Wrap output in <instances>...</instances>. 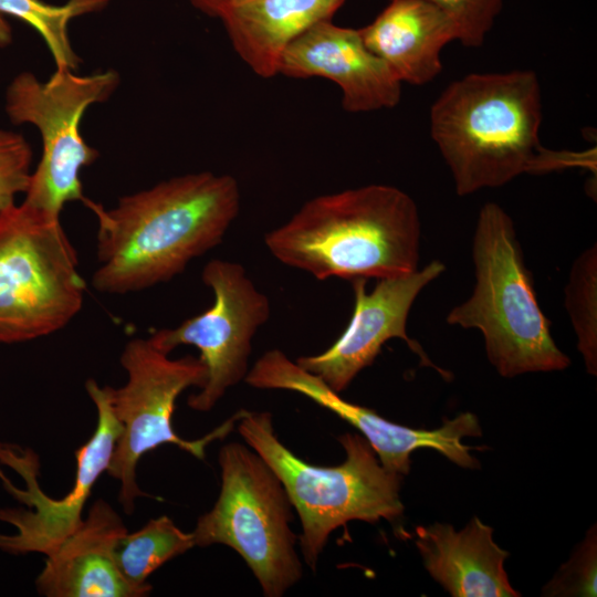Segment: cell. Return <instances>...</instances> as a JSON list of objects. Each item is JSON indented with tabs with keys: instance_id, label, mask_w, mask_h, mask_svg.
I'll return each mask as SVG.
<instances>
[{
	"instance_id": "1",
	"label": "cell",
	"mask_w": 597,
	"mask_h": 597,
	"mask_svg": "<svg viewBox=\"0 0 597 597\" xmlns=\"http://www.w3.org/2000/svg\"><path fill=\"white\" fill-rule=\"evenodd\" d=\"M240 203L238 180L212 171L160 181L112 209L86 198L98 224L94 289L126 294L170 281L222 242Z\"/></svg>"
},
{
	"instance_id": "2",
	"label": "cell",
	"mask_w": 597,
	"mask_h": 597,
	"mask_svg": "<svg viewBox=\"0 0 597 597\" xmlns=\"http://www.w3.org/2000/svg\"><path fill=\"white\" fill-rule=\"evenodd\" d=\"M541 122V85L531 70L468 74L450 83L430 111L431 137L459 196L501 187L523 174L596 170L595 149L545 148Z\"/></svg>"
},
{
	"instance_id": "3",
	"label": "cell",
	"mask_w": 597,
	"mask_h": 597,
	"mask_svg": "<svg viewBox=\"0 0 597 597\" xmlns=\"http://www.w3.org/2000/svg\"><path fill=\"white\" fill-rule=\"evenodd\" d=\"M421 224L415 200L373 184L307 200L264 235L281 263L317 280H376L418 270Z\"/></svg>"
},
{
	"instance_id": "4",
	"label": "cell",
	"mask_w": 597,
	"mask_h": 597,
	"mask_svg": "<svg viewBox=\"0 0 597 597\" xmlns=\"http://www.w3.org/2000/svg\"><path fill=\"white\" fill-rule=\"evenodd\" d=\"M472 259L473 291L450 310L447 323L479 329L486 357L502 377L567 368L570 359L556 345L537 302L513 219L495 202L479 211Z\"/></svg>"
},
{
	"instance_id": "5",
	"label": "cell",
	"mask_w": 597,
	"mask_h": 597,
	"mask_svg": "<svg viewBox=\"0 0 597 597\" xmlns=\"http://www.w3.org/2000/svg\"><path fill=\"white\" fill-rule=\"evenodd\" d=\"M238 431L270 465L298 513L300 546L305 563L316 568L329 534L350 521L395 522L402 516V476L386 470L368 441L358 433L338 436L344 462L320 467L305 462L276 437L272 415L243 410Z\"/></svg>"
},
{
	"instance_id": "6",
	"label": "cell",
	"mask_w": 597,
	"mask_h": 597,
	"mask_svg": "<svg viewBox=\"0 0 597 597\" xmlns=\"http://www.w3.org/2000/svg\"><path fill=\"white\" fill-rule=\"evenodd\" d=\"M85 291L60 216L25 201L0 210V343L62 329L81 311Z\"/></svg>"
},
{
	"instance_id": "7",
	"label": "cell",
	"mask_w": 597,
	"mask_h": 597,
	"mask_svg": "<svg viewBox=\"0 0 597 597\" xmlns=\"http://www.w3.org/2000/svg\"><path fill=\"white\" fill-rule=\"evenodd\" d=\"M221 489L191 532L195 546L223 544L235 551L263 594L281 597L300 582L302 563L290 524L293 505L275 472L251 447L229 442L218 455Z\"/></svg>"
},
{
	"instance_id": "8",
	"label": "cell",
	"mask_w": 597,
	"mask_h": 597,
	"mask_svg": "<svg viewBox=\"0 0 597 597\" xmlns=\"http://www.w3.org/2000/svg\"><path fill=\"white\" fill-rule=\"evenodd\" d=\"M127 381L119 388L104 386L113 411L122 425L107 473L119 482L118 501L132 514L135 500L147 496L136 481L140 458L161 444H175L203 460L206 447L233 429L243 410L198 440H186L172 426L176 400L189 387L202 388L207 367L199 357L177 359L157 349L149 338L128 341L119 358Z\"/></svg>"
},
{
	"instance_id": "9",
	"label": "cell",
	"mask_w": 597,
	"mask_h": 597,
	"mask_svg": "<svg viewBox=\"0 0 597 597\" xmlns=\"http://www.w3.org/2000/svg\"><path fill=\"white\" fill-rule=\"evenodd\" d=\"M119 82L112 69L88 75L55 69L46 82L31 72L13 77L6 91V113L15 125L35 126L43 145L25 191L27 203L60 216L65 203L86 200L80 172L100 154L84 140L81 119L91 105L106 102Z\"/></svg>"
},
{
	"instance_id": "10",
	"label": "cell",
	"mask_w": 597,
	"mask_h": 597,
	"mask_svg": "<svg viewBox=\"0 0 597 597\" xmlns=\"http://www.w3.org/2000/svg\"><path fill=\"white\" fill-rule=\"evenodd\" d=\"M95 404L97 423L91 438L75 452L76 478L73 488L60 499L48 496L39 485L40 461L31 449L0 442V462L13 469L24 481L19 489L0 470L4 489L28 509H0V521L11 524L15 532L0 533V549L19 555L52 554L83 522L82 513L100 475L107 471L122 425L111 406L105 387L95 379L85 383Z\"/></svg>"
},
{
	"instance_id": "11",
	"label": "cell",
	"mask_w": 597,
	"mask_h": 597,
	"mask_svg": "<svg viewBox=\"0 0 597 597\" xmlns=\"http://www.w3.org/2000/svg\"><path fill=\"white\" fill-rule=\"evenodd\" d=\"M202 282L213 292V304L174 328H161L148 337L168 354L180 345H192L207 367V381L188 406L209 411L226 391L244 380L252 339L271 315L269 297L238 262L212 259L203 266Z\"/></svg>"
},
{
	"instance_id": "12",
	"label": "cell",
	"mask_w": 597,
	"mask_h": 597,
	"mask_svg": "<svg viewBox=\"0 0 597 597\" xmlns=\"http://www.w3.org/2000/svg\"><path fill=\"white\" fill-rule=\"evenodd\" d=\"M244 381L258 389H283L304 395L356 428L375 450L381 465L401 476L409 473L410 454L431 448L465 469L479 468L471 454L475 449L462 443L465 437H480L478 417L463 412L437 429H415L389 421L373 409L349 402L321 377L302 368L282 350L265 352L249 369Z\"/></svg>"
},
{
	"instance_id": "13",
	"label": "cell",
	"mask_w": 597,
	"mask_h": 597,
	"mask_svg": "<svg viewBox=\"0 0 597 597\" xmlns=\"http://www.w3.org/2000/svg\"><path fill=\"white\" fill-rule=\"evenodd\" d=\"M444 271V263L433 260L421 270L377 280L369 293L366 291V279L352 280L354 310L345 331L323 353L302 356L295 362L341 394L364 368L374 363L387 341L400 338L417 354L422 366L434 368L449 378L450 374L436 366L406 329L416 298Z\"/></svg>"
},
{
	"instance_id": "14",
	"label": "cell",
	"mask_w": 597,
	"mask_h": 597,
	"mask_svg": "<svg viewBox=\"0 0 597 597\" xmlns=\"http://www.w3.org/2000/svg\"><path fill=\"white\" fill-rule=\"evenodd\" d=\"M279 74L293 78L323 77L338 85L348 113L392 108L402 83L364 43L358 30L320 22L284 51Z\"/></svg>"
},
{
	"instance_id": "15",
	"label": "cell",
	"mask_w": 597,
	"mask_h": 597,
	"mask_svg": "<svg viewBox=\"0 0 597 597\" xmlns=\"http://www.w3.org/2000/svg\"><path fill=\"white\" fill-rule=\"evenodd\" d=\"M127 532L122 517L105 500L90 507L81 525L49 556L35 586L45 597H143L151 585L124 578L115 562V546Z\"/></svg>"
},
{
	"instance_id": "16",
	"label": "cell",
	"mask_w": 597,
	"mask_h": 597,
	"mask_svg": "<svg viewBox=\"0 0 597 597\" xmlns=\"http://www.w3.org/2000/svg\"><path fill=\"white\" fill-rule=\"evenodd\" d=\"M415 544L430 576L453 597H517L504 569L509 552L476 516L461 531L450 524L417 526Z\"/></svg>"
},
{
	"instance_id": "17",
	"label": "cell",
	"mask_w": 597,
	"mask_h": 597,
	"mask_svg": "<svg viewBox=\"0 0 597 597\" xmlns=\"http://www.w3.org/2000/svg\"><path fill=\"white\" fill-rule=\"evenodd\" d=\"M358 31L366 46L397 78L411 85L431 82L442 69V49L458 39L452 20L428 0H389Z\"/></svg>"
},
{
	"instance_id": "18",
	"label": "cell",
	"mask_w": 597,
	"mask_h": 597,
	"mask_svg": "<svg viewBox=\"0 0 597 597\" xmlns=\"http://www.w3.org/2000/svg\"><path fill=\"white\" fill-rule=\"evenodd\" d=\"M347 0H229L221 20L234 52L258 76L279 74L286 48L313 25L332 21Z\"/></svg>"
},
{
	"instance_id": "19",
	"label": "cell",
	"mask_w": 597,
	"mask_h": 597,
	"mask_svg": "<svg viewBox=\"0 0 597 597\" xmlns=\"http://www.w3.org/2000/svg\"><path fill=\"white\" fill-rule=\"evenodd\" d=\"M195 546L192 533L180 530L166 515L149 520L142 528L119 537L114 555L126 580L136 586L150 585L147 578L166 562Z\"/></svg>"
},
{
	"instance_id": "20",
	"label": "cell",
	"mask_w": 597,
	"mask_h": 597,
	"mask_svg": "<svg viewBox=\"0 0 597 597\" xmlns=\"http://www.w3.org/2000/svg\"><path fill=\"white\" fill-rule=\"evenodd\" d=\"M109 0H67L56 6L43 0H0V15L15 17L32 27L45 42L56 69L77 70L81 62L74 52L69 25L83 14L103 10Z\"/></svg>"
},
{
	"instance_id": "21",
	"label": "cell",
	"mask_w": 597,
	"mask_h": 597,
	"mask_svg": "<svg viewBox=\"0 0 597 597\" xmlns=\"http://www.w3.org/2000/svg\"><path fill=\"white\" fill-rule=\"evenodd\" d=\"M565 308L587 371L597 374V247L593 244L574 261L565 286Z\"/></svg>"
},
{
	"instance_id": "22",
	"label": "cell",
	"mask_w": 597,
	"mask_h": 597,
	"mask_svg": "<svg viewBox=\"0 0 597 597\" xmlns=\"http://www.w3.org/2000/svg\"><path fill=\"white\" fill-rule=\"evenodd\" d=\"M454 23L460 43L467 48L483 44L500 14L503 0H428Z\"/></svg>"
},
{
	"instance_id": "23",
	"label": "cell",
	"mask_w": 597,
	"mask_h": 597,
	"mask_svg": "<svg viewBox=\"0 0 597 597\" xmlns=\"http://www.w3.org/2000/svg\"><path fill=\"white\" fill-rule=\"evenodd\" d=\"M32 149L19 133L0 128V210L27 191L31 177Z\"/></svg>"
},
{
	"instance_id": "24",
	"label": "cell",
	"mask_w": 597,
	"mask_h": 597,
	"mask_svg": "<svg viewBox=\"0 0 597 597\" xmlns=\"http://www.w3.org/2000/svg\"><path fill=\"white\" fill-rule=\"evenodd\" d=\"M547 595L596 596V532H589L573 558L546 586Z\"/></svg>"
},
{
	"instance_id": "25",
	"label": "cell",
	"mask_w": 597,
	"mask_h": 597,
	"mask_svg": "<svg viewBox=\"0 0 597 597\" xmlns=\"http://www.w3.org/2000/svg\"><path fill=\"white\" fill-rule=\"evenodd\" d=\"M229 0H188V2L203 14L217 18L220 9Z\"/></svg>"
},
{
	"instance_id": "26",
	"label": "cell",
	"mask_w": 597,
	"mask_h": 597,
	"mask_svg": "<svg viewBox=\"0 0 597 597\" xmlns=\"http://www.w3.org/2000/svg\"><path fill=\"white\" fill-rule=\"evenodd\" d=\"M12 42V30L9 23L0 15V48H6Z\"/></svg>"
}]
</instances>
